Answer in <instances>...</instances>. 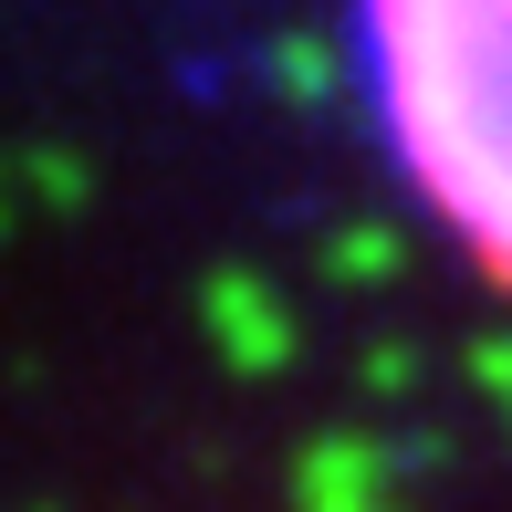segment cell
I'll list each match as a JSON object with an SVG mask.
<instances>
[{
	"label": "cell",
	"mask_w": 512,
	"mask_h": 512,
	"mask_svg": "<svg viewBox=\"0 0 512 512\" xmlns=\"http://www.w3.org/2000/svg\"><path fill=\"white\" fill-rule=\"evenodd\" d=\"M356 74L408 199L512 293V0H356Z\"/></svg>",
	"instance_id": "6da1fadb"
}]
</instances>
